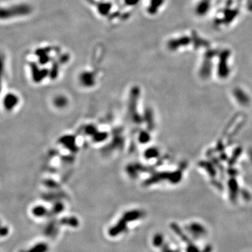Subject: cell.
<instances>
[{
    "label": "cell",
    "instance_id": "cell-1",
    "mask_svg": "<svg viewBox=\"0 0 252 252\" xmlns=\"http://www.w3.org/2000/svg\"><path fill=\"white\" fill-rule=\"evenodd\" d=\"M32 4L26 2H13L2 6V20L9 21L27 17L33 13Z\"/></svg>",
    "mask_w": 252,
    "mask_h": 252
}]
</instances>
